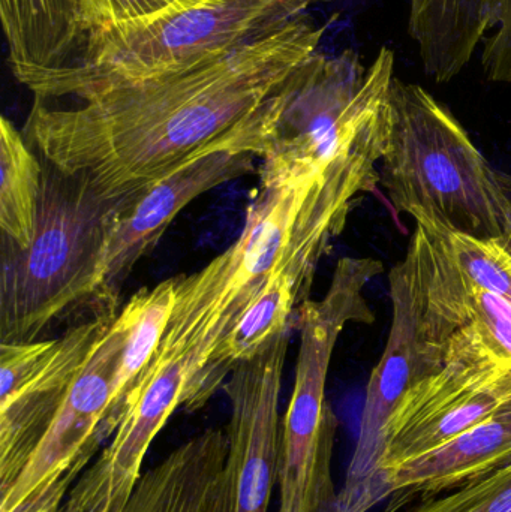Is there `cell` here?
<instances>
[{"label":"cell","instance_id":"obj_1","mask_svg":"<svg viewBox=\"0 0 511 512\" xmlns=\"http://www.w3.org/2000/svg\"><path fill=\"white\" fill-rule=\"evenodd\" d=\"M326 24L309 12L278 32L191 68L35 101L23 135L39 158L125 198L219 149L261 158V107L318 51Z\"/></svg>","mask_w":511,"mask_h":512},{"label":"cell","instance_id":"obj_2","mask_svg":"<svg viewBox=\"0 0 511 512\" xmlns=\"http://www.w3.org/2000/svg\"><path fill=\"white\" fill-rule=\"evenodd\" d=\"M387 120L311 179L264 185L255 192L239 239L206 267L176 283V303L153 360H176L186 372L183 408L222 340L279 268L305 249L327 252L359 195L380 183Z\"/></svg>","mask_w":511,"mask_h":512},{"label":"cell","instance_id":"obj_3","mask_svg":"<svg viewBox=\"0 0 511 512\" xmlns=\"http://www.w3.org/2000/svg\"><path fill=\"white\" fill-rule=\"evenodd\" d=\"M380 174L393 209L456 233L511 231V177L495 170L455 114L419 84L393 78Z\"/></svg>","mask_w":511,"mask_h":512},{"label":"cell","instance_id":"obj_4","mask_svg":"<svg viewBox=\"0 0 511 512\" xmlns=\"http://www.w3.org/2000/svg\"><path fill=\"white\" fill-rule=\"evenodd\" d=\"M347 0H201L87 36L71 65L33 81L35 101L74 98L143 80L254 44L318 3Z\"/></svg>","mask_w":511,"mask_h":512},{"label":"cell","instance_id":"obj_5","mask_svg":"<svg viewBox=\"0 0 511 512\" xmlns=\"http://www.w3.org/2000/svg\"><path fill=\"white\" fill-rule=\"evenodd\" d=\"M119 201L105 198L84 174H65L44 162L32 243L21 249L2 234V343L35 342L75 304L93 301Z\"/></svg>","mask_w":511,"mask_h":512},{"label":"cell","instance_id":"obj_6","mask_svg":"<svg viewBox=\"0 0 511 512\" xmlns=\"http://www.w3.org/2000/svg\"><path fill=\"white\" fill-rule=\"evenodd\" d=\"M393 78L389 47L369 68L354 50L306 57L261 110L266 141L260 183L311 179L359 147L377 123Z\"/></svg>","mask_w":511,"mask_h":512},{"label":"cell","instance_id":"obj_7","mask_svg":"<svg viewBox=\"0 0 511 512\" xmlns=\"http://www.w3.org/2000/svg\"><path fill=\"white\" fill-rule=\"evenodd\" d=\"M383 268L374 258L339 259L326 295L297 312L300 349L281 423L279 512H329L338 495L332 478L338 418L326 399L327 375L345 327L375 321L363 291Z\"/></svg>","mask_w":511,"mask_h":512},{"label":"cell","instance_id":"obj_8","mask_svg":"<svg viewBox=\"0 0 511 512\" xmlns=\"http://www.w3.org/2000/svg\"><path fill=\"white\" fill-rule=\"evenodd\" d=\"M441 358L443 366L408 388L387 424L381 462L386 484L399 466L443 447L511 405V369L470 337L452 334Z\"/></svg>","mask_w":511,"mask_h":512},{"label":"cell","instance_id":"obj_9","mask_svg":"<svg viewBox=\"0 0 511 512\" xmlns=\"http://www.w3.org/2000/svg\"><path fill=\"white\" fill-rule=\"evenodd\" d=\"M116 315L96 313L56 340L0 343V493L29 462Z\"/></svg>","mask_w":511,"mask_h":512},{"label":"cell","instance_id":"obj_10","mask_svg":"<svg viewBox=\"0 0 511 512\" xmlns=\"http://www.w3.org/2000/svg\"><path fill=\"white\" fill-rule=\"evenodd\" d=\"M290 330L242 361L224 384L231 403L228 453L210 512H267L279 477L282 375Z\"/></svg>","mask_w":511,"mask_h":512},{"label":"cell","instance_id":"obj_11","mask_svg":"<svg viewBox=\"0 0 511 512\" xmlns=\"http://www.w3.org/2000/svg\"><path fill=\"white\" fill-rule=\"evenodd\" d=\"M257 156L219 149L186 162L168 176L120 198L108 227L93 303L96 313H119V292L135 264L155 248L168 225L210 189L254 173Z\"/></svg>","mask_w":511,"mask_h":512},{"label":"cell","instance_id":"obj_12","mask_svg":"<svg viewBox=\"0 0 511 512\" xmlns=\"http://www.w3.org/2000/svg\"><path fill=\"white\" fill-rule=\"evenodd\" d=\"M389 282L393 304L389 340L366 388L359 439L347 480L329 512H369L389 499L381 471L387 424L408 388L422 378L413 301L399 264L390 270Z\"/></svg>","mask_w":511,"mask_h":512},{"label":"cell","instance_id":"obj_13","mask_svg":"<svg viewBox=\"0 0 511 512\" xmlns=\"http://www.w3.org/2000/svg\"><path fill=\"white\" fill-rule=\"evenodd\" d=\"M185 367L152 360L128 394L116 432L69 490L66 512H122L141 478L144 457L168 418L183 405Z\"/></svg>","mask_w":511,"mask_h":512},{"label":"cell","instance_id":"obj_14","mask_svg":"<svg viewBox=\"0 0 511 512\" xmlns=\"http://www.w3.org/2000/svg\"><path fill=\"white\" fill-rule=\"evenodd\" d=\"M132 321L129 303L93 346L44 438L17 480L0 493V512H12L45 484L57 480L81 457L92 459L102 442L98 430L107 414L120 352Z\"/></svg>","mask_w":511,"mask_h":512},{"label":"cell","instance_id":"obj_15","mask_svg":"<svg viewBox=\"0 0 511 512\" xmlns=\"http://www.w3.org/2000/svg\"><path fill=\"white\" fill-rule=\"evenodd\" d=\"M511 462V405L465 430L443 447L410 460L387 477V512L425 502L486 477Z\"/></svg>","mask_w":511,"mask_h":512},{"label":"cell","instance_id":"obj_16","mask_svg":"<svg viewBox=\"0 0 511 512\" xmlns=\"http://www.w3.org/2000/svg\"><path fill=\"white\" fill-rule=\"evenodd\" d=\"M8 62L23 86L71 65L83 48L78 0H0Z\"/></svg>","mask_w":511,"mask_h":512},{"label":"cell","instance_id":"obj_17","mask_svg":"<svg viewBox=\"0 0 511 512\" xmlns=\"http://www.w3.org/2000/svg\"><path fill=\"white\" fill-rule=\"evenodd\" d=\"M227 453L225 430L198 433L141 475L122 512H210Z\"/></svg>","mask_w":511,"mask_h":512},{"label":"cell","instance_id":"obj_18","mask_svg":"<svg viewBox=\"0 0 511 512\" xmlns=\"http://www.w3.org/2000/svg\"><path fill=\"white\" fill-rule=\"evenodd\" d=\"M408 32L426 74L449 83L489 33L486 0H410Z\"/></svg>","mask_w":511,"mask_h":512},{"label":"cell","instance_id":"obj_19","mask_svg":"<svg viewBox=\"0 0 511 512\" xmlns=\"http://www.w3.org/2000/svg\"><path fill=\"white\" fill-rule=\"evenodd\" d=\"M407 254L465 285L495 292L511 303V231L492 239H476L416 219Z\"/></svg>","mask_w":511,"mask_h":512},{"label":"cell","instance_id":"obj_20","mask_svg":"<svg viewBox=\"0 0 511 512\" xmlns=\"http://www.w3.org/2000/svg\"><path fill=\"white\" fill-rule=\"evenodd\" d=\"M176 283L177 279L164 280L152 289H141L128 301L132 321L120 352L110 405L98 430L102 444L116 432L128 394L161 345L176 303Z\"/></svg>","mask_w":511,"mask_h":512},{"label":"cell","instance_id":"obj_21","mask_svg":"<svg viewBox=\"0 0 511 512\" xmlns=\"http://www.w3.org/2000/svg\"><path fill=\"white\" fill-rule=\"evenodd\" d=\"M11 120H0V227L24 249L32 243L44 162Z\"/></svg>","mask_w":511,"mask_h":512},{"label":"cell","instance_id":"obj_22","mask_svg":"<svg viewBox=\"0 0 511 512\" xmlns=\"http://www.w3.org/2000/svg\"><path fill=\"white\" fill-rule=\"evenodd\" d=\"M408 512H511V462Z\"/></svg>","mask_w":511,"mask_h":512},{"label":"cell","instance_id":"obj_23","mask_svg":"<svg viewBox=\"0 0 511 512\" xmlns=\"http://www.w3.org/2000/svg\"><path fill=\"white\" fill-rule=\"evenodd\" d=\"M201 0H78L84 38L122 24L158 17Z\"/></svg>","mask_w":511,"mask_h":512},{"label":"cell","instance_id":"obj_24","mask_svg":"<svg viewBox=\"0 0 511 512\" xmlns=\"http://www.w3.org/2000/svg\"><path fill=\"white\" fill-rule=\"evenodd\" d=\"M489 32L483 39L482 66L492 83H511V0H486Z\"/></svg>","mask_w":511,"mask_h":512},{"label":"cell","instance_id":"obj_25","mask_svg":"<svg viewBox=\"0 0 511 512\" xmlns=\"http://www.w3.org/2000/svg\"><path fill=\"white\" fill-rule=\"evenodd\" d=\"M90 460L92 459L89 457H81L69 471L60 475L57 480L45 484L12 512H63L69 490L72 489L81 472L89 465Z\"/></svg>","mask_w":511,"mask_h":512},{"label":"cell","instance_id":"obj_26","mask_svg":"<svg viewBox=\"0 0 511 512\" xmlns=\"http://www.w3.org/2000/svg\"><path fill=\"white\" fill-rule=\"evenodd\" d=\"M63 512H66V511H65V508H63Z\"/></svg>","mask_w":511,"mask_h":512}]
</instances>
